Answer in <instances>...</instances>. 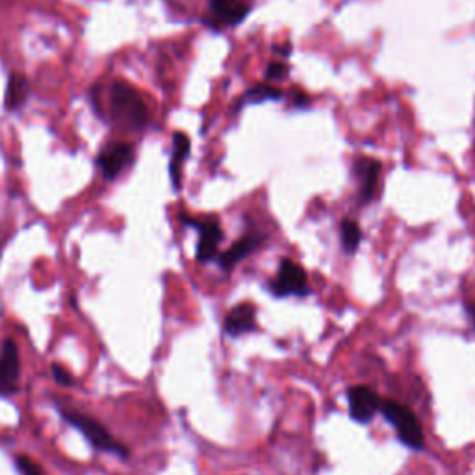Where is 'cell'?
<instances>
[{"mask_svg":"<svg viewBox=\"0 0 475 475\" xmlns=\"http://www.w3.org/2000/svg\"><path fill=\"white\" fill-rule=\"evenodd\" d=\"M108 110V119L121 128L141 130L149 123V108L143 97L123 80H116L110 85Z\"/></svg>","mask_w":475,"mask_h":475,"instance_id":"1","label":"cell"},{"mask_svg":"<svg viewBox=\"0 0 475 475\" xmlns=\"http://www.w3.org/2000/svg\"><path fill=\"white\" fill-rule=\"evenodd\" d=\"M381 414L384 420L388 421L397 434V440L403 445H407L412 451L425 450V434H423V427H421L418 416L412 412V408L407 405H401L394 399H383L381 403Z\"/></svg>","mask_w":475,"mask_h":475,"instance_id":"2","label":"cell"},{"mask_svg":"<svg viewBox=\"0 0 475 475\" xmlns=\"http://www.w3.org/2000/svg\"><path fill=\"white\" fill-rule=\"evenodd\" d=\"M61 414H63V418H65L71 425L76 427L80 433L84 434L85 439L89 440L97 450L106 451V453H114V455H121V457H127L128 455L127 447H125L119 440L114 439L110 434V431H108L101 421L95 420V418L80 414L76 410H67V408H61Z\"/></svg>","mask_w":475,"mask_h":475,"instance_id":"3","label":"cell"},{"mask_svg":"<svg viewBox=\"0 0 475 475\" xmlns=\"http://www.w3.org/2000/svg\"><path fill=\"white\" fill-rule=\"evenodd\" d=\"M269 290L275 297H305L310 293L308 290V279L305 269L295 264L290 258H282L279 264V271L275 280L269 282Z\"/></svg>","mask_w":475,"mask_h":475,"instance_id":"4","label":"cell"},{"mask_svg":"<svg viewBox=\"0 0 475 475\" xmlns=\"http://www.w3.org/2000/svg\"><path fill=\"white\" fill-rule=\"evenodd\" d=\"M383 397L366 384H355L348 390V407L351 420L357 423H370L381 412Z\"/></svg>","mask_w":475,"mask_h":475,"instance_id":"5","label":"cell"},{"mask_svg":"<svg viewBox=\"0 0 475 475\" xmlns=\"http://www.w3.org/2000/svg\"><path fill=\"white\" fill-rule=\"evenodd\" d=\"M180 220L189 226H196L201 237L197 244V260L199 262H210L218 255V247H220L221 240H223V229H221L220 221L207 218V220H193V218H186L182 213Z\"/></svg>","mask_w":475,"mask_h":475,"instance_id":"6","label":"cell"},{"mask_svg":"<svg viewBox=\"0 0 475 475\" xmlns=\"http://www.w3.org/2000/svg\"><path fill=\"white\" fill-rule=\"evenodd\" d=\"M134 162V149L128 143H112L98 154L97 164L104 180H114Z\"/></svg>","mask_w":475,"mask_h":475,"instance_id":"7","label":"cell"},{"mask_svg":"<svg viewBox=\"0 0 475 475\" xmlns=\"http://www.w3.org/2000/svg\"><path fill=\"white\" fill-rule=\"evenodd\" d=\"M19 377H21L19 348L13 340H6L0 351V394L8 396L17 390Z\"/></svg>","mask_w":475,"mask_h":475,"instance_id":"8","label":"cell"},{"mask_svg":"<svg viewBox=\"0 0 475 475\" xmlns=\"http://www.w3.org/2000/svg\"><path fill=\"white\" fill-rule=\"evenodd\" d=\"M223 329L231 338L249 335L256 330V308L251 303H240L225 316Z\"/></svg>","mask_w":475,"mask_h":475,"instance_id":"9","label":"cell"},{"mask_svg":"<svg viewBox=\"0 0 475 475\" xmlns=\"http://www.w3.org/2000/svg\"><path fill=\"white\" fill-rule=\"evenodd\" d=\"M355 175L360 178V202H370L377 193V178L381 175V162L373 158L355 160Z\"/></svg>","mask_w":475,"mask_h":475,"instance_id":"10","label":"cell"},{"mask_svg":"<svg viewBox=\"0 0 475 475\" xmlns=\"http://www.w3.org/2000/svg\"><path fill=\"white\" fill-rule=\"evenodd\" d=\"M260 245H262V236L260 234H247V236L240 237L231 249H226L225 253L220 255V258H218L220 268L223 271H232L237 262H242L245 256L253 255Z\"/></svg>","mask_w":475,"mask_h":475,"instance_id":"11","label":"cell"},{"mask_svg":"<svg viewBox=\"0 0 475 475\" xmlns=\"http://www.w3.org/2000/svg\"><path fill=\"white\" fill-rule=\"evenodd\" d=\"M210 10H212L215 21L223 25H240L247 13H249V4L242 0H210Z\"/></svg>","mask_w":475,"mask_h":475,"instance_id":"12","label":"cell"},{"mask_svg":"<svg viewBox=\"0 0 475 475\" xmlns=\"http://www.w3.org/2000/svg\"><path fill=\"white\" fill-rule=\"evenodd\" d=\"M189 151H191V143L189 138L184 132H175L173 134V156H171L169 175L173 188H180V175H182V164L188 160Z\"/></svg>","mask_w":475,"mask_h":475,"instance_id":"13","label":"cell"},{"mask_svg":"<svg viewBox=\"0 0 475 475\" xmlns=\"http://www.w3.org/2000/svg\"><path fill=\"white\" fill-rule=\"evenodd\" d=\"M28 92H30V87H28V82H26L25 76H23V74L13 73L12 76H10V80H8V87H6L8 110H12V112L19 110V108L26 103Z\"/></svg>","mask_w":475,"mask_h":475,"instance_id":"14","label":"cell"},{"mask_svg":"<svg viewBox=\"0 0 475 475\" xmlns=\"http://www.w3.org/2000/svg\"><path fill=\"white\" fill-rule=\"evenodd\" d=\"M340 236H341V245L348 253H355L359 249L360 242H362V232H360V226L357 221L353 220H344L340 226Z\"/></svg>","mask_w":475,"mask_h":475,"instance_id":"15","label":"cell"},{"mask_svg":"<svg viewBox=\"0 0 475 475\" xmlns=\"http://www.w3.org/2000/svg\"><path fill=\"white\" fill-rule=\"evenodd\" d=\"M279 98H282V92L279 87L269 84H258L245 93L242 103H266V101H279Z\"/></svg>","mask_w":475,"mask_h":475,"instance_id":"16","label":"cell"},{"mask_svg":"<svg viewBox=\"0 0 475 475\" xmlns=\"http://www.w3.org/2000/svg\"><path fill=\"white\" fill-rule=\"evenodd\" d=\"M286 74L288 67L284 63H280V61H271L268 65V69H266V80H268V82H279V80L284 78Z\"/></svg>","mask_w":475,"mask_h":475,"instance_id":"17","label":"cell"},{"mask_svg":"<svg viewBox=\"0 0 475 475\" xmlns=\"http://www.w3.org/2000/svg\"><path fill=\"white\" fill-rule=\"evenodd\" d=\"M17 468L23 475H43L41 466H39L36 461H32V458L28 457H23V455L17 457Z\"/></svg>","mask_w":475,"mask_h":475,"instance_id":"18","label":"cell"},{"mask_svg":"<svg viewBox=\"0 0 475 475\" xmlns=\"http://www.w3.org/2000/svg\"><path fill=\"white\" fill-rule=\"evenodd\" d=\"M52 373H54V379L58 381L60 384H63V386H71L73 384V377L69 375L63 368H60L58 364L52 366Z\"/></svg>","mask_w":475,"mask_h":475,"instance_id":"19","label":"cell"},{"mask_svg":"<svg viewBox=\"0 0 475 475\" xmlns=\"http://www.w3.org/2000/svg\"><path fill=\"white\" fill-rule=\"evenodd\" d=\"M292 106L293 108H305V106H308V95L301 92H293Z\"/></svg>","mask_w":475,"mask_h":475,"instance_id":"20","label":"cell"},{"mask_svg":"<svg viewBox=\"0 0 475 475\" xmlns=\"http://www.w3.org/2000/svg\"><path fill=\"white\" fill-rule=\"evenodd\" d=\"M273 50L275 52H279V54H282V56L292 54V43L284 41V43H280V45H275Z\"/></svg>","mask_w":475,"mask_h":475,"instance_id":"21","label":"cell"},{"mask_svg":"<svg viewBox=\"0 0 475 475\" xmlns=\"http://www.w3.org/2000/svg\"><path fill=\"white\" fill-rule=\"evenodd\" d=\"M464 308H466V314H468L469 321H472V327H474V330H475V306L469 305V303H466V305H464Z\"/></svg>","mask_w":475,"mask_h":475,"instance_id":"22","label":"cell"}]
</instances>
